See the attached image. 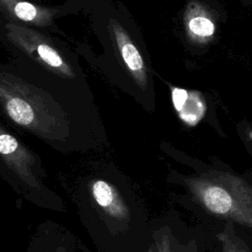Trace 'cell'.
<instances>
[{
    "mask_svg": "<svg viewBox=\"0 0 252 252\" xmlns=\"http://www.w3.org/2000/svg\"><path fill=\"white\" fill-rule=\"evenodd\" d=\"M0 174L13 190L32 205L65 213L61 197L45 183L41 158L0 125Z\"/></svg>",
    "mask_w": 252,
    "mask_h": 252,
    "instance_id": "cell-6",
    "label": "cell"
},
{
    "mask_svg": "<svg viewBox=\"0 0 252 252\" xmlns=\"http://www.w3.org/2000/svg\"><path fill=\"white\" fill-rule=\"evenodd\" d=\"M0 44L12 54L13 60L53 81L91 94L77 55L59 36L0 21Z\"/></svg>",
    "mask_w": 252,
    "mask_h": 252,
    "instance_id": "cell-4",
    "label": "cell"
},
{
    "mask_svg": "<svg viewBox=\"0 0 252 252\" xmlns=\"http://www.w3.org/2000/svg\"><path fill=\"white\" fill-rule=\"evenodd\" d=\"M33 236L41 252H83L80 240L66 227L51 220L40 223Z\"/></svg>",
    "mask_w": 252,
    "mask_h": 252,
    "instance_id": "cell-9",
    "label": "cell"
},
{
    "mask_svg": "<svg viewBox=\"0 0 252 252\" xmlns=\"http://www.w3.org/2000/svg\"><path fill=\"white\" fill-rule=\"evenodd\" d=\"M249 136H250V138H251V139H252V132H251V133H250V134H249Z\"/></svg>",
    "mask_w": 252,
    "mask_h": 252,
    "instance_id": "cell-16",
    "label": "cell"
},
{
    "mask_svg": "<svg viewBox=\"0 0 252 252\" xmlns=\"http://www.w3.org/2000/svg\"><path fill=\"white\" fill-rule=\"evenodd\" d=\"M32 3L48 8L63 9L75 14L88 6L91 0H28Z\"/></svg>",
    "mask_w": 252,
    "mask_h": 252,
    "instance_id": "cell-12",
    "label": "cell"
},
{
    "mask_svg": "<svg viewBox=\"0 0 252 252\" xmlns=\"http://www.w3.org/2000/svg\"><path fill=\"white\" fill-rule=\"evenodd\" d=\"M190 31L200 36H210L215 32L214 24L205 17H195L189 22Z\"/></svg>",
    "mask_w": 252,
    "mask_h": 252,
    "instance_id": "cell-13",
    "label": "cell"
},
{
    "mask_svg": "<svg viewBox=\"0 0 252 252\" xmlns=\"http://www.w3.org/2000/svg\"><path fill=\"white\" fill-rule=\"evenodd\" d=\"M188 98V93L183 89L175 88L172 90V102L177 111H180Z\"/></svg>",
    "mask_w": 252,
    "mask_h": 252,
    "instance_id": "cell-14",
    "label": "cell"
},
{
    "mask_svg": "<svg viewBox=\"0 0 252 252\" xmlns=\"http://www.w3.org/2000/svg\"><path fill=\"white\" fill-rule=\"evenodd\" d=\"M26 252H41L39 244H38L36 238L33 235H32V239H31V241L29 243V246H28Z\"/></svg>",
    "mask_w": 252,
    "mask_h": 252,
    "instance_id": "cell-15",
    "label": "cell"
},
{
    "mask_svg": "<svg viewBox=\"0 0 252 252\" xmlns=\"http://www.w3.org/2000/svg\"><path fill=\"white\" fill-rule=\"evenodd\" d=\"M0 109L20 129L63 154L85 153L106 143L92 94L15 60L0 63Z\"/></svg>",
    "mask_w": 252,
    "mask_h": 252,
    "instance_id": "cell-1",
    "label": "cell"
},
{
    "mask_svg": "<svg viewBox=\"0 0 252 252\" xmlns=\"http://www.w3.org/2000/svg\"><path fill=\"white\" fill-rule=\"evenodd\" d=\"M172 239V225L170 214L155 220L154 239L148 252H170Z\"/></svg>",
    "mask_w": 252,
    "mask_h": 252,
    "instance_id": "cell-11",
    "label": "cell"
},
{
    "mask_svg": "<svg viewBox=\"0 0 252 252\" xmlns=\"http://www.w3.org/2000/svg\"><path fill=\"white\" fill-rule=\"evenodd\" d=\"M91 14L92 29L103 47L98 56L99 68L123 92L127 91V77L143 87L145 61L126 28V10L110 0H91L87 6Z\"/></svg>",
    "mask_w": 252,
    "mask_h": 252,
    "instance_id": "cell-5",
    "label": "cell"
},
{
    "mask_svg": "<svg viewBox=\"0 0 252 252\" xmlns=\"http://www.w3.org/2000/svg\"><path fill=\"white\" fill-rule=\"evenodd\" d=\"M174 200L203 226L230 223L252 243V178L228 169L173 173Z\"/></svg>",
    "mask_w": 252,
    "mask_h": 252,
    "instance_id": "cell-3",
    "label": "cell"
},
{
    "mask_svg": "<svg viewBox=\"0 0 252 252\" xmlns=\"http://www.w3.org/2000/svg\"><path fill=\"white\" fill-rule=\"evenodd\" d=\"M95 252H148L155 220L125 174L112 164H94L65 189Z\"/></svg>",
    "mask_w": 252,
    "mask_h": 252,
    "instance_id": "cell-2",
    "label": "cell"
},
{
    "mask_svg": "<svg viewBox=\"0 0 252 252\" xmlns=\"http://www.w3.org/2000/svg\"><path fill=\"white\" fill-rule=\"evenodd\" d=\"M172 225L170 252H208V235L200 224L188 225L175 212H169Z\"/></svg>",
    "mask_w": 252,
    "mask_h": 252,
    "instance_id": "cell-8",
    "label": "cell"
},
{
    "mask_svg": "<svg viewBox=\"0 0 252 252\" xmlns=\"http://www.w3.org/2000/svg\"><path fill=\"white\" fill-rule=\"evenodd\" d=\"M203 227L208 235V252H252V243L230 223Z\"/></svg>",
    "mask_w": 252,
    "mask_h": 252,
    "instance_id": "cell-10",
    "label": "cell"
},
{
    "mask_svg": "<svg viewBox=\"0 0 252 252\" xmlns=\"http://www.w3.org/2000/svg\"><path fill=\"white\" fill-rule=\"evenodd\" d=\"M69 14L72 13L37 5L28 0H0V21L27 26L56 36L63 34L57 22Z\"/></svg>",
    "mask_w": 252,
    "mask_h": 252,
    "instance_id": "cell-7",
    "label": "cell"
}]
</instances>
